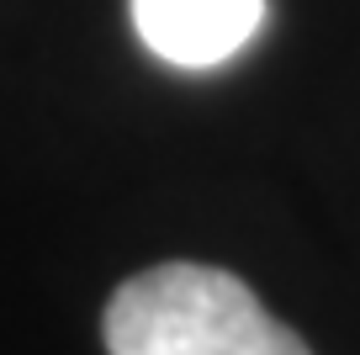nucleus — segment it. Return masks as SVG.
Instances as JSON below:
<instances>
[{
    "label": "nucleus",
    "mask_w": 360,
    "mask_h": 355,
    "mask_svg": "<svg viewBox=\"0 0 360 355\" xmlns=\"http://www.w3.org/2000/svg\"><path fill=\"white\" fill-rule=\"evenodd\" d=\"M101 334L112 355H307L238 276L186 260L122 281Z\"/></svg>",
    "instance_id": "obj_1"
},
{
    "label": "nucleus",
    "mask_w": 360,
    "mask_h": 355,
    "mask_svg": "<svg viewBox=\"0 0 360 355\" xmlns=\"http://www.w3.org/2000/svg\"><path fill=\"white\" fill-rule=\"evenodd\" d=\"M265 0H133V27L175 69H217L255 43Z\"/></svg>",
    "instance_id": "obj_2"
}]
</instances>
